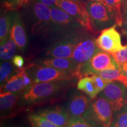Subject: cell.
I'll return each mask as SVG.
<instances>
[{
  "instance_id": "cell-31",
  "label": "cell",
  "mask_w": 127,
  "mask_h": 127,
  "mask_svg": "<svg viewBox=\"0 0 127 127\" xmlns=\"http://www.w3.org/2000/svg\"><path fill=\"white\" fill-rule=\"evenodd\" d=\"M12 62L14 64V66H15L19 69L24 67V65L25 63L23 57L19 55H14L13 58H12Z\"/></svg>"
},
{
  "instance_id": "cell-9",
  "label": "cell",
  "mask_w": 127,
  "mask_h": 127,
  "mask_svg": "<svg viewBox=\"0 0 127 127\" xmlns=\"http://www.w3.org/2000/svg\"><path fill=\"white\" fill-rule=\"evenodd\" d=\"M55 6L61 8L72 16L87 31L97 33L92 26L85 3L77 0H60Z\"/></svg>"
},
{
  "instance_id": "cell-10",
  "label": "cell",
  "mask_w": 127,
  "mask_h": 127,
  "mask_svg": "<svg viewBox=\"0 0 127 127\" xmlns=\"http://www.w3.org/2000/svg\"><path fill=\"white\" fill-rule=\"evenodd\" d=\"M127 87L121 82H110L98 96H102L107 100L112 107L114 113L118 112L126 104Z\"/></svg>"
},
{
  "instance_id": "cell-13",
  "label": "cell",
  "mask_w": 127,
  "mask_h": 127,
  "mask_svg": "<svg viewBox=\"0 0 127 127\" xmlns=\"http://www.w3.org/2000/svg\"><path fill=\"white\" fill-rule=\"evenodd\" d=\"M11 38L15 42L19 50H25L27 44V36L20 14L17 11H12L11 12Z\"/></svg>"
},
{
  "instance_id": "cell-26",
  "label": "cell",
  "mask_w": 127,
  "mask_h": 127,
  "mask_svg": "<svg viewBox=\"0 0 127 127\" xmlns=\"http://www.w3.org/2000/svg\"><path fill=\"white\" fill-rule=\"evenodd\" d=\"M28 119L31 127H58L37 113L30 115Z\"/></svg>"
},
{
  "instance_id": "cell-37",
  "label": "cell",
  "mask_w": 127,
  "mask_h": 127,
  "mask_svg": "<svg viewBox=\"0 0 127 127\" xmlns=\"http://www.w3.org/2000/svg\"><path fill=\"white\" fill-rule=\"evenodd\" d=\"M1 127H15V126H9V125H4Z\"/></svg>"
},
{
  "instance_id": "cell-22",
  "label": "cell",
  "mask_w": 127,
  "mask_h": 127,
  "mask_svg": "<svg viewBox=\"0 0 127 127\" xmlns=\"http://www.w3.org/2000/svg\"><path fill=\"white\" fill-rule=\"evenodd\" d=\"M17 46L11 38H9L5 43L1 45L0 58L1 61H9L13 58L17 50Z\"/></svg>"
},
{
  "instance_id": "cell-28",
  "label": "cell",
  "mask_w": 127,
  "mask_h": 127,
  "mask_svg": "<svg viewBox=\"0 0 127 127\" xmlns=\"http://www.w3.org/2000/svg\"><path fill=\"white\" fill-rule=\"evenodd\" d=\"M66 127H94L82 117H70Z\"/></svg>"
},
{
  "instance_id": "cell-3",
  "label": "cell",
  "mask_w": 127,
  "mask_h": 127,
  "mask_svg": "<svg viewBox=\"0 0 127 127\" xmlns=\"http://www.w3.org/2000/svg\"><path fill=\"white\" fill-rule=\"evenodd\" d=\"M51 24L50 33L63 38L83 32L84 28L72 16L57 6L51 7Z\"/></svg>"
},
{
  "instance_id": "cell-1",
  "label": "cell",
  "mask_w": 127,
  "mask_h": 127,
  "mask_svg": "<svg viewBox=\"0 0 127 127\" xmlns=\"http://www.w3.org/2000/svg\"><path fill=\"white\" fill-rule=\"evenodd\" d=\"M70 80L33 83L21 95L19 105H31L54 98L69 86Z\"/></svg>"
},
{
  "instance_id": "cell-29",
  "label": "cell",
  "mask_w": 127,
  "mask_h": 127,
  "mask_svg": "<svg viewBox=\"0 0 127 127\" xmlns=\"http://www.w3.org/2000/svg\"><path fill=\"white\" fill-rule=\"evenodd\" d=\"M111 54L118 64L120 69V66L127 62V44L122 50L114 53H111Z\"/></svg>"
},
{
  "instance_id": "cell-27",
  "label": "cell",
  "mask_w": 127,
  "mask_h": 127,
  "mask_svg": "<svg viewBox=\"0 0 127 127\" xmlns=\"http://www.w3.org/2000/svg\"><path fill=\"white\" fill-rule=\"evenodd\" d=\"M111 127H127V107L124 106L113 118Z\"/></svg>"
},
{
  "instance_id": "cell-30",
  "label": "cell",
  "mask_w": 127,
  "mask_h": 127,
  "mask_svg": "<svg viewBox=\"0 0 127 127\" xmlns=\"http://www.w3.org/2000/svg\"><path fill=\"white\" fill-rule=\"evenodd\" d=\"M91 77L99 93L102 92L104 90V88L107 87L108 84L111 82L107 79L103 78L102 77H100L98 74H94V75H91Z\"/></svg>"
},
{
  "instance_id": "cell-17",
  "label": "cell",
  "mask_w": 127,
  "mask_h": 127,
  "mask_svg": "<svg viewBox=\"0 0 127 127\" xmlns=\"http://www.w3.org/2000/svg\"><path fill=\"white\" fill-rule=\"evenodd\" d=\"M23 93H1L0 95V109L1 115L8 114L12 112L17 107L18 103L20 104L21 95Z\"/></svg>"
},
{
  "instance_id": "cell-2",
  "label": "cell",
  "mask_w": 127,
  "mask_h": 127,
  "mask_svg": "<svg viewBox=\"0 0 127 127\" xmlns=\"http://www.w3.org/2000/svg\"><path fill=\"white\" fill-rule=\"evenodd\" d=\"M114 111L107 99L102 96L91 101L82 118L94 127H111Z\"/></svg>"
},
{
  "instance_id": "cell-19",
  "label": "cell",
  "mask_w": 127,
  "mask_h": 127,
  "mask_svg": "<svg viewBox=\"0 0 127 127\" xmlns=\"http://www.w3.org/2000/svg\"><path fill=\"white\" fill-rule=\"evenodd\" d=\"M11 25V12L3 9L1 12L0 17V43L2 45L8 39L10 36Z\"/></svg>"
},
{
  "instance_id": "cell-36",
  "label": "cell",
  "mask_w": 127,
  "mask_h": 127,
  "mask_svg": "<svg viewBox=\"0 0 127 127\" xmlns=\"http://www.w3.org/2000/svg\"><path fill=\"white\" fill-rule=\"evenodd\" d=\"M85 1H102V0H85Z\"/></svg>"
},
{
  "instance_id": "cell-35",
  "label": "cell",
  "mask_w": 127,
  "mask_h": 127,
  "mask_svg": "<svg viewBox=\"0 0 127 127\" xmlns=\"http://www.w3.org/2000/svg\"><path fill=\"white\" fill-rule=\"evenodd\" d=\"M123 12H127V0H123Z\"/></svg>"
},
{
  "instance_id": "cell-23",
  "label": "cell",
  "mask_w": 127,
  "mask_h": 127,
  "mask_svg": "<svg viewBox=\"0 0 127 127\" xmlns=\"http://www.w3.org/2000/svg\"><path fill=\"white\" fill-rule=\"evenodd\" d=\"M103 78L109 81H120L127 87V78L122 73L120 69H107L97 74Z\"/></svg>"
},
{
  "instance_id": "cell-34",
  "label": "cell",
  "mask_w": 127,
  "mask_h": 127,
  "mask_svg": "<svg viewBox=\"0 0 127 127\" xmlns=\"http://www.w3.org/2000/svg\"><path fill=\"white\" fill-rule=\"evenodd\" d=\"M120 69L123 75L127 78V62L120 66Z\"/></svg>"
},
{
  "instance_id": "cell-25",
  "label": "cell",
  "mask_w": 127,
  "mask_h": 127,
  "mask_svg": "<svg viewBox=\"0 0 127 127\" xmlns=\"http://www.w3.org/2000/svg\"><path fill=\"white\" fill-rule=\"evenodd\" d=\"M32 0H2L1 7L7 11H15L25 7Z\"/></svg>"
},
{
  "instance_id": "cell-6",
  "label": "cell",
  "mask_w": 127,
  "mask_h": 127,
  "mask_svg": "<svg viewBox=\"0 0 127 127\" xmlns=\"http://www.w3.org/2000/svg\"><path fill=\"white\" fill-rule=\"evenodd\" d=\"M107 69H120V66L110 53L101 50L80 68L81 77L97 74Z\"/></svg>"
},
{
  "instance_id": "cell-15",
  "label": "cell",
  "mask_w": 127,
  "mask_h": 127,
  "mask_svg": "<svg viewBox=\"0 0 127 127\" xmlns=\"http://www.w3.org/2000/svg\"><path fill=\"white\" fill-rule=\"evenodd\" d=\"M37 114L58 127H66L70 117L67 110L58 106L41 109Z\"/></svg>"
},
{
  "instance_id": "cell-14",
  "label": "cell",
  "mask_w": 127,
  "mask_h": 127,
  "mask_svg": "<svg viewBox=\"0 0 127 127\" xmlns=\"http://www.w3.org/2000/svg\"><path fill=\"white\" fill-rule=\"evenodd\" d=\"M36 63L73 73L77 75L78 78L82 77L80 74L81 66L77 64L71 58H50L39 60Z\"/></svg>"
},
{
  "instance_id": "cell-16",
  "label": "cell",
  "mask_w": 127,
  "mask_h": 127,
  "mask_svg": "<svg viewBox=\"0 0 127 127\" xmlns=\"http://www.w3.org/2000/svg\"><path fill=\"white\" fill-rule=\"evenodd\" d=\"M91 101L85 95L77 94L68 100L66 110L70 117H82L89 107Z\"/></svg>"
},
{
  "instance_id": "cell-4",
  "label": "cell",
  "mask_w": 127,
  "mask_h": 127,
  "mask_svg": "<svg viewBox=\"0 0 127 127\" xmlns=\"http://www.w3.org/2000/svg\"><path fill=\"white\" fill-rule=\"evenodd\" d=\"M26 71L32 79L33 83L59 81L77 78L75 74L64 71L38 64H31L26 66Z\"/></svg>"
},
{
  "instance_id": "cell-7",
  "label": "cell",
  "mask_w": 127,
  "mask_h": 127,
  "mask_svg": "<svg viewBox=\"0 0 127 127\" xmlns=\"http://www.w3.org/2000/svg\"><path fill=\"white\" fill-rule=\"evenodd\" d=\"M26 7L35 22L32 27L33 32L39 34L49 32L51 24L50 7L35 0H32Z\"/></svg>"
},
{
  "instance_id": "cell-11",
  "label": "cell",
  "mask_w": 127,
  "mask_h": 127,
  "mask_svg": "<svg viewBox=\"0 0 127 127\" xmlns=\"http://www.w3.org/2000/svg\"><path fill=\"white\" fill-rule=\"evenodd\" d=\"M101 50L96 45L95 39L86 34L76 46L71 58L81 66Z\"/></svg>"
},
{
  "instance_id": "cell-18",
  "label": "cell",
  "mask_w": 127,
  "mask_h": 127,
  "mask_svg": "<svg viewBox=\"0 0 127 127\" xmlns=\"http://www.w3.org/2000/svg\"><path fill=\"white\" fill-rule=\"evenodd\" d=\"M25 90L23 74L20 69L17 74L12 75L4 85L1 86V93H23Z\"/></svg>"
},
{
  "instance_id": "cell-20",
  "label": "cell",
  "mask_w": 127,
  "mask_h": 127,
  "mask_svg": "<svg viewBox=\"0 0 127 127\" xmlns=\"http://www.w3.org/2000/svg\"><path fill=\"white\" fill-rule=\"evenodd\" d=\"M101 2L114 14L116 25L122 27L123 24V13H122L123 0H102Z\"/></svg>"
},
{
  "instance_id": "cell-33",
  "label": "cell",
  "mask_w": 127,
  "mask_h": 127,
  "mask_svg": "<svg viewBox=\"0 0 127 127\" xmlns=\"http://www.w3.org/2000/svg\"><path fill=\"white\" fill-rule=\"evenodd\" d=\"M123 31L127 36V12H123Z\"/></svg>"
},
{
  "instance_id": "cell-21",
  "label": "cell",
  "mask_w": 127,
  "mask_h": 127,
  "mask_svg": "<svg viewBox=\"0 0 127 127\" xmlns=\"http://www.w3.org/2000/svg\"><path fill=\"white\" fill-rule=\"evenodd\" d=\"M77 88L86 94L91 99H94L99 94L91 77L88 76L81 78L79 79L77 84Z\"/></svg>"
},
{
  "instance_id": "cell-32",
  "label": "cell",
  "mask_w": 127,
  "mask_h": 127,
  "mask_svg": "<svg viewBox=\"0 0 127 127\" xmlns=\"http://www.w3.org/2000/svg\"><path fill=\"white\" fill-rule=\"evenodd\" d=\"M35 1L40 2L51 8L53 6H55V5L60 0H35Z\"/></svg>"
},
{
  "instance_id": "cell-8",
  "label": "cell",
  "mask_w": 127,
  "mask_h": 127,
  "mask_svg": "<svg viewBox=\"0 0 127 127\" xmlns=\"http://www.w3.org/2000/svg\"><path fill=\"white\" fill-rule=\"evenodd\" d=\"M85 34L81 32L60 39L49 47L46 55L50 58H71L76 46Z\"/></svg>"
},
{
  "instance_id": "cell-5",
  "label": "cell",
  "mask_w": 127,
  "mask_h": 127,
  "mask_svg": "<svg viewBox=\"0 0 127 127\" xmlns=\"http://www.w3.org/2000/svg\"><path fill=\"white\" fill-rule=\"evenodd\" d=\"M85 7L94 30L98 32L107 28L112 23L116 24L115 18L107 6L101 1H86Z\"/></svg>"
},
{
  "instance_id": "cell-12",
  "label": "cell",
  "mask_w": 127,
  "mask_h": 127,
  "mask_svg": "<svg viewBox=\"0 0 127 127\" xmlns=\"http://www.w3.org/2000/svg\"><path fill=\"white\" fill-rule=\"evenodd\" d=\"M116 26L115 24L103 30L99 36L95 39L96 45L100 50L111 54L124 47L122 44L121 35L116 30Z\"/></svg>"
},
{
  "instance_id": "cell-24",
  "label": "cell",
  "mask_w": 127,
  "mask_h": 127,
  "mask_svg": "<svg viewBox=\"0 0 127 127\" xmlns=\"http://www.w3.org/2000/svg\"><path fill=\"white\" fill-rule=\"evenodd\" d=\"M14 65L12 62L9 61H5L1 63L0 66V83L1 86L4 85L8 79L14 74L17 72H15Z\"/></svg>"
}]
</instances>
